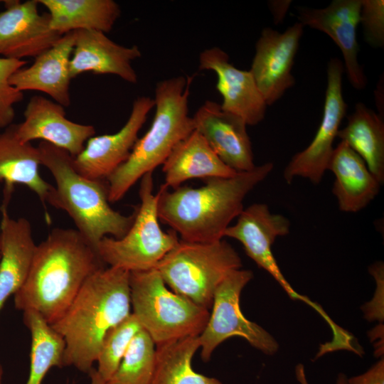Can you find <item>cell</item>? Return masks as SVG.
Returning a JSON list of instances; mask_svg holds the SVG:
<instances>
[{
  "label": "cell",
  "mask_w": 384,
  "mask_h": 384,
  "mask_svg": "<svg viewBox=\"0 0 384 384\" xmlns=\"http://www.w3.org/2000/svg\"><path fill=\"white\" fill-rule=\"evenodd\" d=\"M75 41V31L63 35L50 48L35 58L31 65L22 68L10 78L18 90L44 92L63 107L70 105V63Z\"/></svg>",
  "instance_id": "obj_20"
},
{
  "label": "cell",
  "mask_w": 384,
  "mask_h": 384,
  "mask_svg": "<svg viewBox=\"0 0 384 384\" xmlns=\"http://www.w3.org/2000/svg\"><path fill=\"white\" fill-rule=\"evenodd\" d=\"M6 204L1 208L0 311L25 282L37 245L30 222L24 218H12Z\"/></svg>",
  "instance_id": "obj_21"
},
{
  "label": "cell",
  "mask_w": 384,
  "mask_h": 384,
  "mask_svg": "<svg viewBox=\"0 0 384 384\" xmlns=\"http://www.w3.org/2000/svg\"><path fill=\"white\" fill-rule=\"evenodd\" d=\"M348 384H384V359L378 361L364 373L348 379Z\"/></svg>",
  "instance_id": "obj_33"
},
{
  "label": "cell",
  "mask_w": 384,
  "mask_h": 384,
  "mask_svg": "<svg viewBox=\"0 0 384 384\" xmlns=\"http://www.w3.org/2000/svg\"><path fill=\"white\" fill-rule=\"evenodd\" d=\"M129 272L103 267L85 281L50 326L65 342L64 366L88 373L107 332L131 312Z\"/></svg>",
  "instance_id": "obj_3"
},
{
  "label": "cell",
  "mask_w": 384,
  "mask_h": 384,
  "mask_svg": "<svg viewBox=\"0 0 384 384\" xmlns=\"http://www.w3.org/2000/svg\"><path fill=\"white\" fill-rule=\"evenodd\" d=\"M241 258L225 240L193 242L179 240L156 268L173 292L209 309L215 291Z\"/></svg>",
  "instance_id": "obj_7"
},
{
  "label": "cell",
  "mask_w": 384,
  "mask_h": 384,
  "mask_svg": "<svg viewBox=\"0 0 384 384\" xmlns=\"http://www.w3.org/2000/svg\"><path fill=\"white\" fill-rule=\"evenodd\" d=\"M273 164L256 166L232 177L210 178L199 188L164 184L156 194L159 219L182 240L213 242L222 240L231 221L244 209L246 196L273 169Z\"/></svg>",
  "instance_id": "obj_2"
},
{
  "label": "cell",
  "mask_w": 384,
  "mask_h": 384,
  "mask_svg": "<svg viewBox=\"0 0 384 384\" xmlns=\"http://www.w3.org/2000/svg\"><path fill=\"white\" fill-rule=\"evenodd\" d=\"M142 329L138 320L132 313L107 332L96 361V370L105 382L114 374L132 339Z\"/></svg>",
  "instance_id": "obj_30"
},
{
  "label": "cell",
  "mask_w": 384,
  "mask_h": 384,
  "mask_svg": "<svg viewBox=\"0 0 384 384\" xmlns=\"http://www.w3.org/2000/svg\"><path fill=\"white\" fill-rule=\"evenodd\" d=\"M26 64L24 60L0 57V129L13 124L16 115L14 105L23 98V92L11 85L10 78Z\"/></svg>",
  "instance_id": "obj_31"
},
{
  "label": "cell",
  "mask_w": 384,
  "mask_h": 384,
  "mask_svg": "<svg viewBox=\"0 0 384 384\" xmlns=\"http://www.w3.org/2000/svg\"><path fill=\"white\" fill-rule=\"evenodd\" d=\"M3 369L0 364V384H2Z\"/></svg>",
  "instance_id": "obj_37"
},
{
  "label": "cell",
  "mask_w": 384,
  "mask_h": 384,
  "mask_svg": "<svg viewBox=\"0 0 384 384\" xmlns=\"http://www.w3.org/2000/svg\"><path fill=\"white\" fill-rule=\"evenodd\" d=\"M40 165L37 146L18 139L16 124L0 132V182L5 183L6 194L10 195L14 184H22L45 206L53 186L41 177Z\"/></svg>",
  "instance_id": "obj_24"
},
{
  "label": "cell",
  "mask_w": 384,
  "mask_h": 384,
  "mask_svg": "<svg viewBox=\"0 0 384 384\" xmlns=\"http://www.w3.org/2000/svg\"><path fill=\"white\" fill-rule=\"evenodd\" d=\"M252 277L251 270H235L216 288L212 311L199 335L201 356L204 361H209L221 343L233 336L245 338L252 347L267 355H273L278 351L279 344L275 338L260 325L248 320L241 311V292Z\"/></svg>",
  "instance_id": "obj_9"
},
{
  "label": "cell",
  "mask_w": 384,
  "mask_h": 384,
  "mask_svg": "<svg viewBox=\"0 0 384 384\" xmlns=\"http://www.w3.org/2000/svg\"><path fill=\"white\" fill-rule=\"evenodd\" d=\"M303 28L297 22L283 33L271 28L261 32L250 72L267 105L279 100L295 83L292 68Z\"/></svg>",
  "instance_id": "obj_12"
},
{
  "label": "cell",
  "mask_w": 384,
  "mask_h": 384,
  "mask_svg": "<svg viewBox=\"0 0 384 384\" xmlns=\"http://www.w3.org/2000/svg\"><path fill=\"white\" fill-rule=\"evenodd\" d=\"M361 0H334L323 9H298V19L327 34L341 50L347 77L356 90H363L367 78L358 60L356 28L360 23Z\"/></svg>",
  "instance_id": "obj_17"
},
{
  "label": "cell",
  "mask_w": 384,
  "mask_h": 384,
  "mask_svg": "<svg viewBox=\"0 0 384 384\" xmlns=\"http://www.w3.org/2000/svg\"><path fill=\"white\" fill-rule=\"evenodd\" d=\"M154 107V100L149 97L134 100L128 119L118 132L90 137L82 150L73 156L75 169L87 178L106 179L129 157Z\"/></svg>",
  "instance_id": "obj_13"
},
{
  "label": "cell",
  "mask_w": 384,
  "mask_h": 384,
  "mask_svg": "<svg viewBox=\"0 0 384 384\" xmlns=\"http://www.w3.org/2000/svg\"><path fill=\"white\" fill-rule=\"evenodd\" d=\"M132 314L156 346L198 336L208 321V309L167 287L156 269L129 272Z\"/></svg>",
  "instance_id": "obj_6"
},
{
  "label": "cell",
  "mask_w": 384,
  "mask_h": 384,
  "mask_svg": "<svg viewBox=\"0 0 384 384\" xmlns=\"http://www.w3.org/2000/svg\"><path fill=\"white\" fill-rule=\"evenodd\" d=\"M327 170L334 176L332 192L341 211L356 213L378 195L380 183L361 156L341 141L334 149Z\"/></svg>",
  "instance_id": "obj_22"
},
{
  "label": "cell",
  "mask_w": 384,
  "mask_h": 384,
  "mask_svg": "<svg viewBox=\"0 0 384 384\" xmlns=\"http://www.w3.org/2000/svg\"><path fill=\"white\" fill-rule=\"evenodd\" d=\"M360 23L366 41L375 48L383 47L384 1L361 0Z\"/></svg>",
  "instance_id": "obj_32"
},
{
  "label": "cell",
  "mask_w": 384,
  "mask_h": 384,
  "mask_svg": "<svg viewBox=\"0 0 384 384\" xmlns=\"http://www.w3.org/2000/svg\"><path fill=\"white\" fill-rule=\"evenodd\" d=\"M336 384H348V379L343 373H340L338 375Z\"/></svg>",
  "instance_id": "obj_36"
},
{
  "label": "cell",
  "mask_w": 384,
  "mask_h": 384,
  "mask_svg": "<svg viewBox=\"0 0 384 384\" xmlns=\"http://www.w3.org/2000/svg\"><path fill=\"white\" fill-rule=\"evenodd\" d=\"M191 118L193 130L228 166L237 173L255 169L247 124L240 117L223 110L215 102L206 100Z\"/></svg>",
  "instance_id": "obj_15"
},
{
  "label": "cell",
  "mask_w": 384,
  "mask_h": 384,
  "mask_svg": "<svg viewBox=\"0 0 384 384\" xmlns=\"http://www.w3.org/2000/svg\"><path fill=\"white\" fill-rule=\"evenodd\" d=\"M75 41L70 63L71 78L85 73L114 75L135 84L138 76L132 62L140 58L137 46H123L97 31H75Z\"/></svg>",
  "instance_id": "obj_19"
},
{
  "label": "cell",
  "mask_w": 384,
  "mask_h": 384,
  "mask_svg": "<svg viewBox=\"0 0 384 384\" xmlns=\"http://www.w3.org/2000/svg\"><path fill=\"white\" fill-rule=\"evenodd\" d=\"M199 70L217 75L216 88L223 97L222 109L240 117L247 125H255L265 117L267 105L250 70L235 68L221 48H207L199 55Z\"/></svg>",
  "instance_id": "obj_18"
},
{
  "label": "cell",
  "mask_w": 384,
  "mask_h": 384,
  "mask_svg": "<svg viewBox=\"0 0 384 384\" xmlns=\"http://www.w3.org/2000/svg\"><path fill=\"white\" fill-rule=\"evenodd\" d=\"M23 319L31 337L30 370L26 384H41L51 368L65 366V342L37 312L24 311Z\"/></svg>",
  "instance_id": "obj_28"
},
{
  "label": "cell",
  "mask_w": 384,
  "mask_h": 384,
  "mask_svg": "<svg viewBox=\"0 0 384 384\" xmlns=\"http://www.w3.org/2000/svg\"><path fill=\"white\" fill-rule=\"evenodd\" d=\"M162 171L164 185L171 189L191 178H226L238 174L222 161L195 130L175 146Z\"/></svg>",
  "instance_id": "obj_23"
},
{
  "label": "cell",
  "mask_w": 384,
  "mask_h": 384,
  "mask_svg": "<svg viewBox=\"0 0 384 384\" xmlns=\"http://www.w3.org/2000/svg\"><path fill=\"white\" fill-rule=\"evenodd\" d=\"M153 188L152 173H148L141 178L140 204L129 230L119 239L105 237L97 245L96 251L108 267L129 272L154 269L178 242L175 231L165 232L159 225Z\"/></svg>",
  "instance_id": "obj_8"
},
{
  "label": "cell",
  "mask_w": 384,
  "mask_h": 384,
  "mask_svg": "<svg viewBox=\"0 0 384 384\" xmlns=\"http://www.w3.org/2000/svg\"><path fill=\"white\" fill-rule=\"evenodd\" d=\"M289 230L288 218L281 214L271 213L267 205L260 203L244 208L237 222L225 230L224 237L239 241L247 255L259 267L267 271L292 299L306 303L326 319L328 315L319 304L293 289L282 274L273 255L272 246L276 238L289 234Z\"/></svg>",
  "instance_id": "obj_10"
},
{
  "label": "cell",
  "mask_w": 384,
  "mask_h": 384,
  "mask_svg": "<svg viewBox=\"0 0 384 384\" xmlns=\"http://www.w3.org/2000/svg\"><path fill=\"white\" fill-rule=\"evenodd\" d=\"M296 378L300 384H309L305 372L304 368L302 364H298L295 368Z\"/></svg>",
  "instance_id": "obj_34"
},
{
  "label": "cell",
  "mask_w": 384,
  "mask_h": 384,
  "mask_svg": "<svg viewBox=\"0 0 384 384\" xmlns=\"http://www.w3.org/2000/svg\"><path fill=\"white\" fill-rule=\"evenodd\" d=\"M88 374L90 377L91 384H105V381L100 376L97 370L93 367L89 371Z\"/></svg>",
  "instance_id": "obj_35"
},
{
  "label": "cell",
  "mask_w": 384,
  "mask_h": 384,
  "mask_svg": "<svg viewBox=\"0 0 384 384\" xmlns=\"http://www.w3.org/2000/svg\"><path fill=\"white\" fill-rule=\"evenodd\" d=\"M0 12V55L23 60L36 58L63 36L50 26L48 14H41L37 0L5 1Z\"/></svg>",
  "instance_id": "obj_14"
},
{
  "label": "cell",
  "mask_w": 384,
  "mask_h": 384,
  "mask_svg": "<svg viewBox=\"0 0 384 384\" xmlns=\"http://www.w3.org/2000/svg\"><path fill=\"white\" fill-rule=\"evenodd\" d=\"M198 336H189L156 346L150 384H222L196 372L191 361L200 348Z\"/></svg>",
  "instance_id": "obj_27"
},
{
  "label": "cell",
  "mask_w": 384,
  "mask_h": 384,
  "mask_svg": "<svg viewBox=\"0 0 384 384\" xmlns=\"http://www.w3.org/2000/svg\"><path fill=\"white\" fill-rule=\"evenodd\" d=\"M47 9L51 29L60 35L80 30L109 33L121 14L113 0H37Z\"/></svg>",
  "instance_id": "obj_25"
},
{
  "label": "cell",
  "mask_w": 384,
  "mask_h": 384,
  "mask_svg": "<svg viewBox=\"0 0 384 384\" xmlns=\"http://www.w3.org/2000/svg\"><path fill=\"white\" fill-rule=\"evenodd\" d=\"M105 267L95 249L75 229L55 228L36 245L14 305L39 314L50 325L70 304L85 281Z\"/></svg>",
  "instance_id": "obj_1"
},
{
  "label": "cell",
  "mask_w": 384,
  "mask_h": 384,
  "mask_svg": "<svg viewBox=\"0 0 384 384\" xmlns=\"http://www.w3.org/2000/svg\"><path fill=\"white\" fill-rule=\"evenodd\" d=\"M337 137L366 163L382 185L384 181V123L383 117L363 103H357Z\"/></svg>",
  "instance_id": "obj_26"
},
{
  "label": "cell",
  "mask_w": 384,
  "mask_h": 384,
  "mask_svg": "<svg viewBox=\"0 0 384 384\" xmlns=\"http://www.w3.org/2000/svg\"><path fill=\"white\" fill-rule=\"evenodd\" d=\"M23 116V121L16 124V134L21 142L41 140L73 156L78 155L95 134L93 126L69 120L63 106L41 95L30 99Z\"/></svg>",
  "instance_id": "obj_16"
},
{
  "label": "cell",
  "mask_w": 384,
  "mask_h": 384,
  "mask_svg": "<svg viewBox=\"0 0 384 384\" xmlns=\"http://www.w3.org/2000/svg\"><path fill=\"white\" fill-rule=\"evenodd\" d=\"M343 70L341 60H330L321 122L309 145L296 154L286 166L283 176L287 183H291L296 177H303L314 183H319L327 170L334 149L333 143L347 110L342 93Z\"/></svg>",
  "instance_id": "obj_11"
},
{
  "label": "cell",
  "mask_w": 384,
  "mask_h": 384,
  "mask_svg": "<svg viewBox=\"0 0 384 384\" xmlns=\"http://www.w3.org/2000/svg\"><path fill=\"white\" fill-rule=\"evenodd\" d=\"M155 346L144 329L139 331L105 384H150L154 368Z\"/></svg>",
  "instance_id": "obj_29"
},
{
  "label": "cell",
  "mask_w": 384,
  "mask_h": 384,
  "mask_svg": "<svg viewBox=\"0 0 384 384\" xmlns=\"http://www.w3.org/2000/svg\"><path fill=\"white\" fill-rule=\"evenodd\" d=\"M192 77L179 75L156 83L149 129L137 139L127 159L106 178L110 203L121 200L138 180L163 164L175 146L193 131L188 115Z\"/></svg>",
  "instance_id": "obj_5"
},
{
  "label": "cell",
  "mask_w": 384,
  "mask_h": 384,
  "mask_svg": "<svg viewBox=\"0 0 384 384\" xmlns=\"http://www.w3.org/2000/svg\"><path fill=\"white\" fill-rule=\"evenodd\" d=\"M37 148L41 165L55 182L47 203L65 211L95 250L105 237L122 238L132 226L135 213L124 215L111 208L107 182L80 174L74 168L73 156L62 149L45 142Z\"/></svg>",
  "instance_id": "obj_4"
}]
</instances>
